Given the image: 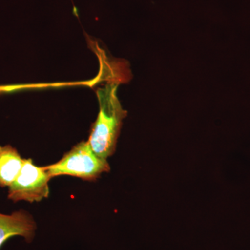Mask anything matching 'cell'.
<instances>
[{
  "instance_id": "obj_1",
  "label": "cell",
  "mask_w": 250,
  "mask_h": 250,
  "mask_svg": "<svg viewBox=\"0 0 250 250\" xmlns=\"http://www.w3.org/2000/svg\"><path fill=\"white\" fill-rule=\"evenodd\" d=\"M118 83L109 82L97 90L100 111L87 142L99 157L107 159L116 149L123 119L126 111L118 97Z\"/></svg>"
},
{
  "instance_id": "obj_2",
  "label": "cell",
  "mask_w": 250,
  "mask_h": 250,
  "mask_svg": "<svg viewBox=\"0 0 250 250\" xmlns=\"http://www.w3.org/2000/svg\"><path fill=\"white\" fill-rule=\"evenodd\" d=\"M44 167L51 178L70 175L87 181L95 180L111 170L107 160L97 156L87 141L78 143L58 162Z\"/></svg>"
},
{
  "instance_id": "obj_3",
  "label": "cell",
  "mask_w": 250,
  "mask_h": 250,
  "mask_svg": "<svg viewBox=\"0 0 250 250\" xmlns=\"http://www.w3.org/2000/svg\"><path fill=\"white\" fill-rule=\"evenodd\" d=\"M51 178L45 167L36 166L31 159H24L17 178L9 187L8 198L13 202H40L48 197Z\"/></svg>"
},
{
  "instance_id": "obj_4",
  "label": "cell",
  "mask_w": 250,
  "mask_h": 250,
  "mask_svg": "<svg viewBox=\"0 0 250 250\" xmlns=\"http://www.w3.org/2000/svg\"><path fill=\"white\" fill-rule=\"evenodd\" d=\"M36 230L34 218L25 210H18L11 215L0 213V248L13 236H22L30 243L35 236Z\"/></svg>"
},
{
  "instance_id": "obj_5",
  "label": "cell",
  "mask_w": 250,
  "mask_h": 250,
  "mask_svg": "<svg viewBox=\"0 0 250 250\" xmlns=\"http://www.w3.org/2000/svg\"><path fill=\"white\" fill-rule=\"evenodd\" d=\"M24 159L10 145L0 146V187H10L21 172Z\"/></svg>"
}]
</instances>
